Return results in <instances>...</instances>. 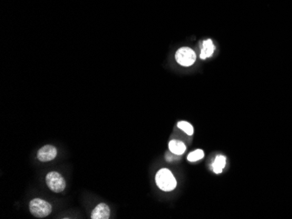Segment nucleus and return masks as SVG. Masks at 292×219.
Masks as SVG:
<instances>
[{"label":"nucleus","instance_id":"9b49d317","mask_svg":"<svg viewBox=\"0 0 292 219\" xmlns=\"http://www.w3.org/2000/svg\"><path fill=\"white\" fill-rule=\"evenodd\" d=\"M178 128L183 130L188 135H192L194 134V127L192 126L189 122H184V121L179 122H178Z\"/></svg>","mask_w":292,"mask_h":219},{"label":"nucleus","instance_id":"7ed1b4c3","mask_svg":"<svg viewBox=\"0 0 292 219\" xmlns=\"http://www.w3.org/2000/svg\"><path fill=\"white\" fill-rule=\"evenodd\" d=\"M46 182L53 192L60 193L65 190L66 181L63 176L56 171H51L46 176Z\"/></svg>","mask_w":292,"mask_h":219},{"label":"nucleus","instance_id":"20e7f679","mask_svg":"<svg viewBox=\"0 0 292 219\" xmlns=\"http://www.w3.org/2000/svg\"><path fill=\"white\" fill-rule=\"evenodd\" d=\"M175 58L179 65L190 66L196 61V53L189 47H182L177 51Z\"/></svg>","mask_w":292,"mask_h":219},{"label":"nucleus","instance_id":"6e6552de","mask_svg":"<svg viewBox=\"0 0 292 219\" xmlns=\"http://www.w3.org/2000/svg\"><path fill=\"white\" fill-rule=\"evenodd\" d=\"M169 150H170L171 153L177 154V155H180V154L185 153V151L187 150V147L179 140H171L169 142Z\"/></svg>","mask_w":292,"mask_h":219},{"label":"nucleus","instance_id":"423d86ee","mask_svg":"<svg viewBox=\"0 0 292 219\" xmlns=\"http://www.w3.org/2000/svg\"><path fill=\"white\" fill-rule=\"evenodd\" d=\"M110 217V207L104 203H99L91 213L92 219H109Z\"/></svg>","mask_w":292,"mask_h":219},{"label":"nucleus","instance_id":"0eeeda50","mask_svg":"<svg viewBox=\"0 0 292 219\" xmlns=\"http://www.w3.org/2000/svg\"><path fill=\"white\" fill-rule=\"evenodd\" d=\"M215 52V45L211 40L203 41L202 50L200 53V59L206 60L207 58L211 57L212 54Z\"/></svg>","mask_w":292,"mask_h":219},{"label":"nucleus","instance_id":"1a4fd4ad","mask_svg":"<svg viewBox=\"0 0 292 219\" xmlns=\"http://www.w3.org/2000/svg\"><path fill=\"white\" fill-rule=\"evenodd\" d=\"M226 166V157L222 154H219L216 156L215 162L212 164V169L215 174H220L223 171Z\"/></svg>","mask_w":292,"mask_h":219},{"label":"nucleus","instance_id":"9d476101","mask_svg":"<svg viewBox=\"0 0 292 219\" xmlns=\"http://www.w3.org/2000/svg\"><path fill=\"white\" fill-rule=\"evenodd\" d=\"M203 157H204V152H203V150H195V151H193L190 154H188L187 160H188L189 162H197V161H199V160H201Z\"/></svg>","mask_w":292,"mask_h":219},{"label":"nucleus","instance_id":"f257e3e1","mask_svg":"<svg viewBox=\"0 0 292 219\" xmlns=\"http://www.w3.org/2000/svg\"><path fill=\"white\" fill-rule=\"evenodd\" d=\"M156 183L163 191H171L177 186L174 175L168 169H161L156 174Z\"/></svg>","mask_w":292,"mask_h":219},{"label":"nucleus","instance_id":"f03ea898","mask_svg":"<svg viewBox=\"0 0 292 219\" xmlns=\"http://www.w3.org/2000/svg\"><path fill=\"white\" fill-rule=\"evenodd\" d=\"M29 209L31 213L38 219L46 218L52 212V206L45 200L34 198L30 202Z\"/></svg>","mask_w":292,"mask_h":219},{"label":"nucleus","instance_id":"39448f33","mask_svg":"<svg viewBox=\"0 0 292 219\" xmlns=\"http://www.w3.org/2000/svg\"><path fill=\"white\" fill-rule=\"evenodd\" d=\"M57 150L56 148L52 146V145H46L41 148L38 153H37V157L41 162H50L56 157Z\"/></svg>","mask_w":292,"mask_h":219}]
</instances>
